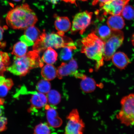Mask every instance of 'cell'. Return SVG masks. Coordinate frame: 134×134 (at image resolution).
<instances>
[{
    "label": "cell",
    "mask_w": 134,
    "mask_h": 134,
    "mask_svg": "<svg viewBox=\"0 0 134 134\" xmlns=\"http://www.w3.org/2000/svg\"><path fill=\"white\" fill-rule=\"evenodd\" d=\"M130 0H112L100 6L104 14L111 15H121L125 7Z\"/></svg>",
    "instance_id": "cell-10"
},
{
    "label": "cell",
    "mask_w": 134,
    "mask_h": 134,
    "mask_svg": "<svg viewBox=\"0 0 134 134\" xmlns=\"http://www.w3.org/2000/svg\"><path fill=\"white\" fill-rule=\"evenodd\" d=\"M8 26L14 29H25L34 26L37 21V16L27 4L16 7L8 13L6 18Z\"/></svg>",
    "instance_id": "cell-1"
},
{
    "label": "cell",
    "mask_w": 134,
    "mask_h": 134,
    "mask_svg": "<svg viewBox=\"0 0 134 134\" xmlns=\"http://www.w3.org/2000/svg\"><path fill=\"white\" fill-rule=\"evenodd\" d=\"M79 1H88V0H79Z\"/></svg>",
    "instance_id": "cell-37"
},
{
    "label": "cell",
    "mask_w": 134,
    "mask_h": 134,
    "mask_svg": "<svg viewBox=\"0 0 134 134\" xmlns=\"http://www.w3.org/2000/svg\"><path fill=\"white\" fill-rule=\"evenodd\" d=\"M80 86L82 90L85 93H91L96 88V83L93 78L85 76L82 79Z\"/></svg>",
    "instance_id": "cell-19"
},
{
    "label": "cell",
    "mask_w": 134,
    "mask_h": 134,
    "mask_svg": "<svg viewBox=\"0 0 134 134\" xmlns=\"http://www.w3.org/2000/svg\"><path fill=\"white\" fill-rule=\"evenodd\" d=\"M132 44H133L134 47V34L133 35V36H132Z\"/></svg>",
    "instance_id": "cell-35"
},
{
    "label": "cell",
    "mask_w": 134,
    "mask_h": 134,
    "mask_svg": "<svg viewBox=\"0 0 134 134\" xmlns=\"http://www.w3.org/2000/svg\"><path fill=\"white\" fill-rule=\"evenodd\" d=\"M13 1L16 2H18L21 1L22 0H12Z\"/></svg>",
    "instance_id": "cell-36"
},
{
    "label": "cell",
    "mask_w": 134,
    "mask_h": 134,
    "mask_svg": "<svg viewBox=\"0 0 134 134\" xmlns=\"http://www.w3.org/2000/svg\"><path fill=\"white\" fill-rule=\"evenodd\" d=\"M107 23L113 31L120 30L123 29L125 25L121 15H112L108 18Z\"/></svg>",
    "instance_id": "cell-16"
},
{
    "label": "cell",
    "mask_w": 134,
    "mask_h": 134,
    "mask_svg": "<svg viewBox=\"0 0 134 134\" xmlns=\"http://www.w3.org/2000/svg\"><path fill=\"white\" fill-rule=\"evenodd\" d=\"M76 49L75 43L63 48L60 54L61 59L64 61H68L71 59L73 56V50Z\"/></svg>",
    "instance_id": "cell-23"
},
{
    "label": "cell",
    "mask_w": 134,
    "mask_h": 134,
    "mask_svg": "<svg viewBox=\"0 0 134 134\" xmlns=\"http://www.w3.org/2000/svg\"><path fill=\"white\" fill-rule=\"evenodd\" d=\"M4 32V30L3 28L0 26V46L4 47L5 46V43H2L3 40V33Z\"/></svg>",
    "instance_id": "cell-30"
},
{
    "label": "cell",
    "mask_w": 134,
    "mask_h": 134,
    "mask_svg": "<svg viewBox=\"0 0 134 134\" xmlns=\"http://www.w3.org/2000/svg\"><path fill=\"white\" fill-rule=\"evenodd\" d=\"M52 132V129L47 124L41 123L36 126L34 130V133L48 134Z\"/></svg>",
    "instance_id": "cell-27"
},
{
    "label": "cell",
    "mask_w": 134,
    "mask_h": 134,
    "mask_svg": "<svg viewBox=\"0 0 134 134\" xmlns=\"http://www.w3.org/2000/svg\"><path fill=\"white\" fill-rule=\"evenodd\" d=\"M54 25L58 31V34L62 36H64L65 33L68 31L71 27V23L69 19L66 16H55Z\"/></svg>",
    "instance_id": "cell-14"
},
{
    "label": "cell",
    "mask_w": 134,
    "mask_h": 134,
    "mask_svg": "<svg viewBox=\"0 0 134 134\" xmlns=\"http://www.w3.org/2000/svg\"><path fill=\"white\" fill-rule=\"evenodd\" d=\"M13 85L12 80L6 79L3 75H0V97L6 96Z\"/></svg>",
    "instance_id": "cell-20"
},
{
    "label": "cell",
    "mask_w": 134,
    "mask_h": 134,
    "mask_svg": "<svg viewBox=\"0 0 134 134\" xmlns=\"http://www.w3.org/2000/svg\"><path fill=\"white\" fill-rule=\"evenodd\" d=\"M112 0H93L92 4L93 5H96L98 3H99L100 6L102 4L108 3Z\"/></svg>",
    "instance_id": "cell-31"
},
{
    "label": "cell",
    "mask_w": 134,
    "mask_h": 134,
    "mask_svg": "<svg viewBox=\"0 0 134 134\" xmlns=\"http://www.w3.org/2000/svg\"><path fill=\"white\" fill-rule=\"evenodd\" d=\"M121 108L117 115L121 123L127 126L134 125V93L130 94L122 98Z\"/></svg>",
    "instance_id": "cell-5"
},
{
    "label": "cell",
    "mask_w": 134,
    "mask_h": 134,
    "mask_svg": "<svg viewBox=\"0 0 134 134\" xmlns=\"http://www.w3.org/2000/svg\"><path fill=\"white\" fill-rule=\"evenodd\" d=\"M26 91L31 95L30 100L31 107L28 110V112L32 113L46 106L48 99L44 94L39 92L27 91L26 90Z\"/></svg>",
    "instance_id": "cell-11"
},
{
    "label": "cell",
    "mask_w": 134,
    "mask_h": 134,
    "mask_svg": "<svg viewBox=\"0 0 134 134\" xmlns=\"http://www.w3.org/2000/svg\"><path fill=\"white\" fill-rule=\"evenodd\" d=\"M7 119L5 117L0 116V132L4 131L6 129Z\"/></svg>",
    "instance_id": "cell-29"
},
{
    "label": "cell",
    "mask_w": 134,
    "mask_h": 134,
    "mask_svg": "<svg viewBox=\"0 0 134 134\" xmlns=\"http://www.w3.org/2000/svg\"><path fill=\"white\" fill-rule=\"evenodd\" d=\"M46 1L49 2L53 4H57L58 0H46Z\"/></svg>",
    "instance_id": "cell-34"
},
{
    "label": "cell",
    "mask_w": 134,
    "mask_h": 134,
    "mask_svg": "<svg viewBox=\"0 0 134 134\" xmlns=\"http://www.w3.org/2000/svg\"><path fill=\"white\" fill-rule=\"evenodd\" d=\"M10 64V58L8 53L0 51V75H3Z\"/></svg>",
    "instance_id": "cell-24"
},
{
    "label": "cell",
    "mask_w": 134,
    "mask_h": 134,
    "mask_svg": "<svg viewBox=\"0 0 134 134\" xmlns=\"http://www.w3.org/2000/svg\"><path fill=\"white\" fill-rule=\"evenodd\" d=\"M68 120L65 130L67 134H81L83 133L85 124L80 118L77 110L73 109L67 116Z\"/></svg>",
    "instance_id": "cell-7"
},
{
    "label": "cell",
    "mask_w": 134,
    "mask_h": 134,
    "mask_svg": "<svg viewBox=\"0 0 134 134\" xmlns=\"http://www.w3.org/2000/svg\"><path fill=\"white\" fill-rule=\"evenodd\" d=\"M124 38V33L120 30L113 31L111 36L105 42L103 53L104 60L108 61L111 59L116 50L122 45Z\"/></svg>",
    "instance_id": "cell-6"
},
{
    "label": "cell",
    "mask_w": 134,
    "mask_h": 134,
    "mask_svg": "<svg viewBox=\"0 0 134 134\" xmlns=\"http://www.w3.org/2000/svg\"><path fill=\"white\" fill-rule=\"evenodd\" d=\"M64 2H65L66 3H71L72 4H76V0H61Z\"/></svg>",
    "instance_id": "cell-33"
},
{
    "label": "cell",
    "mask_w": 134,
    "mask_h": 134,
    "mask_svg": "<svg viewBox=\"0 0 134 134\" xmlns=\"http://www.w3.org/2000/svg\"><path fill=\"white\" fill-rule=\"evenodd\" d=\"M121 15L126 19L131 20L134 19V8L127 5L122 11Z\"/></svg>",
    "instance_id": "cell-28"
},
{
    "label": "cell",
    "mask_w": 134,
    "mask_h": 134,
    "mask_svg": "<svg viewBox=\"0 0 134 134\" xmlns=\"http://www.w3.org/2000/svg\"><path fill=\"white\" fill-rule=\"evenodd\" d=\"M77 63L75 60L72 59L68 63H63L57 70V76L61 79L63 77L72 75L79 78L83 79L85 75L78 72Z\"/></svg>",
    "instance_id": "cell-9"
},
{
    "label": "cell",
    "mask_w": 134,
    "mask_h": 134,
    "mask_svg": "<svg viewBox=\"0 0 134 134\" xmlns=\"http://www.w3.org/2000/svg\"><path fill=\"white\" fill-rule=\"evenodd\" d=\"M112 32L108 25L100 24L94 32L105 42L111 36Z\"/></svg>",
    "instance_id": "cell-17"
},
{
    "label": "cell",
    "mask_w": 134,
    "mask_h": 134,
    "mask_svg": "<svg viewBox=\"0 0 134 134\" xmlns=\"http://www.w3.org/2000/svg\"><path fill=\"white\" fill-rule=\"evenodd\" d=\"M25 30L24 35L20 38L21 41L28 46H33L41 36V32L34 26L28 27Z\"/></svg>",
    "instance_id": "cell-12"
},
{
    "label": "cell",
    "mask_w": 134,
    "mask_h": 134,
    "mask_svg": "<svg viewBox=\"0 0 134 134\" xmlns=\"http://www.w3.org/2000/svg\"><path fill=\"white\" fill-rule=\"evenodd\" d=\"M36 88L38 92L44 94H47L51 90V83L48 80H41L38 83Z\"/></svg>",
    "instance_id": "cell-26"
},
{
    "label": "cell",
    "mask_w": 134,
    "mask_h": 134,
    "mask_svg": "<svg viewBox=\"0 0 134 134\" xmlns=\"http://www.w3.org/2000/svg\"><path fill=\"white\" fill-rule=\"evenodd\" d=\"M45 109L46 110L47 120L50 126L55 128L61 126L62 124V120L59 116L57 110L48 105H46Z\"/></svg>",
    "instance_id": "cell-13"
},
{
    "label": "cell",
    "mask_w": 134,
    "mask_h": 134,
    "mask_svg": "<svg viewBox=\"0 0 134 134\" xmlns=\"http://www.w3.org/2000/svg\"><path fill=\"white\" fill-rule=\"evenodd\" d=\"M58 56L56 52L53 48L49 47L43 53L41 59L43 62L47 64L52 65L57 60Z\"/></svg>",
    "instance_id": "cell-21"
},
{
    "label": "cell",
    "mask_w": 134,
    "mask_h": 134,
    "mask_svg": "<svg viewBox=\"0 0 134 134\" xmlns=\"http://www.w3.org/2000/svg\"><path fill=\"white\" fill-rule=\"evenodd\" d=\"M0 104V116H3L4 114V107Z\"/></svg>",
    "instance_id": "cell-32"
},
{
    "label": "cell",
    "mask_w": 134,
    "mask_h": 134,
    "mask_svg": "<svg viewBox=\"0 0 134 134\" xmlns=\"http://www.w3.org/2000/svg\"><path fill=\"white\" fill-rule=\"evenodd\" d=\"M81 52L90 59L96 62L97 70L104 64L103 53L105 42L94 32L88 35L82 40Z\"/></svg>",
    "instance_id": "cell-3"
},
{
    "label": "cell",
    "mask_w": 134,
    "mask_h": 134,
    "mask_svg": "<svg viewBox=\"0 0 134 134\" xmlns=\"http://www.w3.org/2000/svg\"><path fill=\"white\" fill-rule=\"evenodd\" d=\"M93 13L85 11L77 13L75 15L72 22L71 33L79 32L82 35L91 23Z\"/></svg>",
    "instance_id": "cell-8"
},
{
    "label": "cell",
    "mask_w": 134,
    "mask_h": 134,
    "mask_svg": "<svg viewBox=\"0 0 134 134\" xmlns=\"http://www.w3.org/2000/svg\"><path fill=\"white\" fill-rule=\"evenodd\" d=\"M47 94L48 102L51 105H57L61 101V95L56 90H50Z\"/></svg>",
    "instance_id": "cell-25"
},
{
    "label": "cell",
    "mask_w": 134,
    "mask_h": 134,
    "mask_svg": "<svg viewBox=\"0 0 134 134\" xmlns=\"http://www.w3.org/2000/svg\"><path fill=\"white\" fill-rule=\"evenodd\" d=\"M111 59L115 66L121 70L124 69L130 62L126 54L120 52L115 53Z\"/></svg>",
    "instance_id": "cell-15"
},
{
    "label": "cell",
    "mask_w": 134,
    "mask_h": 134,
    "mask_svg": "<svg viewBox=\"0 0 134 134\" xmlns=\"http://www.w3.org/2000/svg\"><path fill=\"white\" fill-rule=\"evenodd\" d=\"M39 54L33 50L28 52L24 56L20 57L15 56L13 64L8 66L7 70L17 76H25L30 70L43 67V62Z\"/></svg>",
    "instance_id": "cell-2"
},
{
    "label": "cell",
    "mask_w": 134,
    "mask_h": 134,
    "mask_svg": "<svg viewBox=\"0 0 134 134\" xmlns=\"http://www.w3.org/2000/svg\"><path fill=\"white\" fill-rule=\"evenodd\" d=\"M41 75L44 79L50 81L57 76V70L53 65L47 64L43 67Z\"/></svg>",
    "instance_id": "cell-18"
},
{
    "label": "cell",
    "mask_w": 134,
    "mask_h": 134,
    "mask_svg": "<svg viewBox=\"0 0 134 134\" xmlns=\"http://www.w3.org/2000/svg\"><path fill=\"white\" fill-rule=\"evenodd\" d=\"M74 43L69 38L60 36L57 33H47L44 30L33 45V50L40 53L49 47L58 49Z\"/></svg>",
    "instance_id": "cell-4"
},
{
    "label": "cell",
    "mask_w": 134,
    "mask_h": 134,
    "mask_svg": "<svg viewBox=\"0 0 134 134\" xmlns=\"http://www.w3.org/2000/svg\"><path fill=\"white\" fill-rule=\"evenodd\" d=\"M28 46L22 41H19L13 46L12 54L20 57L24 56L27 53Z\"/></svg>",
    "instance_id": "cell-22"
}]
</instances>
